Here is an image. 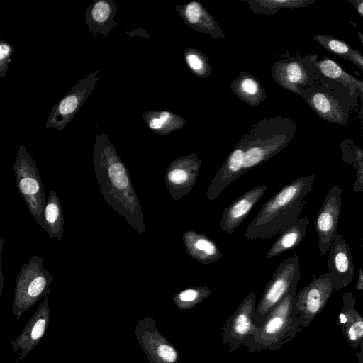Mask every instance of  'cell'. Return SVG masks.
Here are the masks:
<instances>
[{"label": "cell", "instance_id": "1", "mask_svg": "<svg viewBox=\"0 0 363 363\" xmlns=\"http://www.w3.org/2000/svg\"><path fill=\"white\" fill-rule=\"evenodd\" d=\"M315 177L311 174L295 179L264 203L247 225L245 240L272 238L298 218L306 197L312 191Z\"/></svg>", "mask_w": 363, "mask_h": 363}, {"label": "cell", "instance_id": "2", "mask_svg": "<svg viewBox=\"0 0 363 363\" xmlns=\"http://www.w3.org/2000/svg\"><path fill=\"white\" fill-rule=\"evenodd\" d=\"M296 123L289 117L266 118L255 124L238 145L243 151L242 174L281 152L296 131Z\"/></svg>", "mask_w": 363, "mask_h": 363}, {"label": "cell", "instance_id": "3", "mask_svg": "<svg viewBox=\"0 0 363 363\" xmlns=\"http://www.w3.org/2000/svg\"><path fill=\"white\" fill-rule=\"evenodd\" d=\"M296 285L269 312L263 323L245 341L250 352L274 351L291 342L302 330L294 308Z\"/></svg>", "mask_w": 363, "mask_h": 363}, {"label": "cell", "instance_id": "4", "mask_svg": "<svg viewBox=\"0 0 363 363\" xmlns=\"http://www.w3.org/2000/svg\"><path fill=\"white\" fill-rule=\"evenodd\" d=\"M53 277L38 255L22 265L16 279L12 315L16 320L50 291Z\"/></svg>", "mask_w": 363, "mask_h": 363}, {"label": "cell", "instance_id": "5", "mask_svg": "<svg viewBox=\"0 0 363 363\" xmlns=\"http://www.w3.org/2000/svg\"><path fill=\"white\" fill-rule=\"evenodd\" d=\"M18 192L37 224L43 230V210L45 194L40 172L32 155L24 145H21L13 166Z\"/></svg>", "mask_w": 363, "mask_h": 363}, {"label": "cell", "instance_id": "6", "mask_svg": "<svg viewBox=\"0 0 363 363\" xmlns=\"http://www.w3.org/2000/svg\"><path fill=\"white\" fill-rule=\"evenodd\" d=\"M301 279L299 257L294 255L282 261L267 283L256 306L252 320L257 328L265 320L269 312L284 298Z\"/></svg>", "mask_w": 363, "mask_h": 363}, {"label": "cell", "instance_id": "7", "mask_svg": "<svg viewBox=\"0 0 363 363\" xmlns=\"http://www.w3.org/2000/svg\"><path fill=\"white\" fill-rule=\"evenodd\" d=\"M101 77V69L87 74L52 107L45 122V128L62 130L74 118L79 109L88 99Z\"/></svg>", "mask_w": 363, "mask_h": 363}, {"label": "cell", "instance_id": "8", "mask_svg": "<svg viewBox=\"0 0 363 363\" xmlns=\"http://www.w3.org/2000/svg\"><path fill=\"white\" fill-rule=\"evenodd\" d=\"M334 290V281L329 272L313 279L301 289L294 298L300 325L307 328L325 307Z\"/></svg>", "mask_w": 363, "mask_h": 363}, {"label": "cell", "instance_id": "9", "mask_svg": "<svg viewBox=\"0 0 363 363\" xmlns=\"http://www.w3.org/2000/svg\"><path fill=\"white\" fill-rule=\"evenodd\" d=\"M257 296L255 291L248 294L233 313L226 320L221 328L222 342L233 352L241 347L257 326L252 316L256 308Z\"/></svg>", "mask_w": 363, "mask_h": 363}, {"label": "cell", "instance_id": "10", "mask_svg": "<svg viewBox=\"0 0 363 363\" xmlns=\"http://www.w3.org/2000/svg\"><path fill=\"white\" fill-rule=\"evenodd\" d=\"M341 203L342 189L335 184L323 199L315 220V230L318 236L320 256L328 252L337 234Z\"/></svg>", "mask_w": 363, "mask_h": 363}, {"label": "cell", "instance_id": "11", "mask_svg": "<svg viewBox=\"0 0 363 363\" xmlns=\"http://www.w3.org/2000/svg\"><path fill=\"white\" fill-rule=\"evenodd\" d=\"M50 318L48 296L46 294L36 311L28 320L22 333L13 341V352H20L15 363L21 362L31 350L38 345L45 334Z\"/></svg>", "mask_w": 363, "mask_h": 363}, {"label": "cell", "instance_id": "12", "mask_svg": "<svg viewBox=\"0 0 363 363\" xmlns=\"http://www.w3.org/2000/svg\"><path fill=\"white\" fill-rule=\"evenodd\" d=\"M326 265L334 281V290L340 291L347 286L354 275V265L351 251L346 240L337 234L328 250Z\"/></svg>", "mask_w": 363, "mask_h": 363}, {"label": "cell", "instance_id": "13", "mask_svg": "<svg viewBox=\"0 0 363 363\" xmlns=\"http://www.w3.org/2000/svg\"><path fill=\"white\" fill-rule=\"evenodd\" d=\"M310 107L321 118L331 123L347 124L348 111L344 104L330 92L318 87L300 89Z\"/></svg>", "mask_w": 363, "mask_h": 363}, {"label": "cell", "instance_id": "14", "mask_svg": "<svg viewBox=\"0 0 363 363\" xmlns=\"http://www.w3.org/2000/svg\"><path fill=\"white\" fill-rule=\"evenodd\" d=\"M265 184L250 189L234 200L223 211L220 228L228 235H232L235 229L245 220L255 205L267 191Z\"/></svg>", "mask_w": 363, "mask_h": 363}, {"label": "cell", "instance_id": "15", "mask_svg": "<svg viewBox=\"0 0 363 363\" xmlns=\"http://www.w3.org/2000/svg\"><path fill=\"white\" fill-rule=\"evenodd\" d=\"M174 9L184 23L195 31L208 34L213 39L225 37L222 28L199 1L175 4Z\"/></svg>", "mask_w": 363, "mask_h": 363}, {"label": "cell", "instance_id": "16", "mask_svg": "<svg viewBox=\"0 0 363 363\" xmlns=\"http://www.w3.org/2000/svg\"><path fill=\"white\" fill-rule=\"evenodd\" d=\"M356 298L352 292L342 294V308L337 324L349 345L357 349L363 345V318L355 308Z\"/></svg>", "mask_w": 363, "mask_h": 363}, {"label": "cell", "instance_id": "17", "mask_svg": "<svg viewBox=\"0 0 363 363\" xmlns=\"http://www.w3.org/2000/svg\"><path fill=\"white\" fill-rule=\"evenodd\" d=\"M117 3L113 0H96L86 10L85 21L93 35L107 38L118 25L115 20Z\"/></svg>", "mask_w": 363, "mask_h": 363}, {"label": "cell", "instance_id": "18", "mask_svg": "<svg viewBox=\"0 0 363 363\" xmlns=\"http://www.w3.org/2000/svg\"><path fill=\"white\" fill-rule=\"evenodd\" d=\"M243 151L237 144L209 186L206 196L210 200L216 199L233 181L243 174Z\"/></svg>", "mask_w": 363, "mask_h": 363}, {"label": "cell", "instance_id": "19", "mask_svg": "<svg viewBox=\"0 0 363 363\" xmlns=\"http://www.w3.org/2000/svg\"><path fill=\"white\" fill-rule=\"evenodd\" d=\"M272 75L281 86L299 95L301 88L308 79L306 68L296 60H282L274 62Z\"/></svg>", "mask_w": 363, "mask_h": 363}, {"label": "cell", "instance_id": "20", "mask_svg": "<svg viewBox=\"0 0 363 363\" xmlns=\"http://www.w3.org/2000/svg\"><path fill=\"white\" fill-rule=\"evenodd\" d=\"M309 223L307 218H298L284 229L267 252L266 259L274 258L298 246L306 235Z\"/></svg>", "mask_w": 363, "mask_h": 363}, {"label": "cell", "instance_id": "21", "mask_svg": "<svg viewBox=\"0 0 363 363\" xmlns=\"http://www.w3.org/2000/svg\"><path fill=\"white\" fill-rule=\"evenodd\" d=\"M230 89L238 98L252 106H257L267 98V94L257 78L242 72L231 83Z\"/></svg>", "mask_w": 363, "mask_h": 363}, {"label": "cell", "instance_id": "22", "mask_svg": "<svg viewBox=\"0 0 363 363\" xmlns=\"http://www.w3.org/2000/svg\"><path fill=\"white\" fill-rule=\"evenodd\" d=\"M143 116L147 127L161 135H167L186 124L182 116L168 111H146Z\"/></svg>", "mask_w": 363, "mask_h": 363}, {"label": "cell", "instance_id": "23", "mask_svg": "<svg viewBox=\"0 0 363 363\" xmlns=\"http://www.w3.org/2000/svg\"><path fill=\"white\" fill-rule=\"evenodd\" d=\"M44 230L50 238L61 241L64 218L60 199L55 191H50L43 210Z\"/></svg>", "mask_w": 363, "mask_h": 363}, {"label": "cell", "instance_id": "24", "mask_svg": "<svg viewBox=\"0 0 363 363\" xmlns=\"http://www.w3.org/2000/svg\"><path fill=\"white\" fill-rule=\"evenodd\" d=\"M313 39L330 52L347 59L357 65L362 70L363 69L362 53L354 50L345 42L324 34H318L313 37Z\"/></svg>", "mask_w": 363, "mask_h": 363}, {"label": "cell", "instance_id": "25", "mask_svg": "<svg viewBox=\"0 0 363 363\" xmlns=\"http://www.w3.org/2000/svg\"><path fill=\"white\" fill-rule=\"evenodd\" d=\"M314 65L326 78L340 82L349 89H357L363 92V82L346 72L336 62L325 58L314 62Z\"/></svg>", "mask_w": 363, "mask_h": 363}, {"label": "cell", "instance_id": "26", "mask_svg": "<svg viewBox=\"0 0 363 363\" xmlns=\"http://www.w3.org/2000/svg\"><path fill=\"white\" fill-rule=\"evenodd\" d=\"M315 1L311 0H254L246 1V3L255 13L272 15L277 13L279 9L305 7Z\"/></svg>", "mask_w": 363, "mask_h": 363}, {"label": "cell", "instance_id": "27", "mask_svg": "<svg viewBox=\"0 0 363 363\" xmlns=\"http://www.w3.org/2000/svg\"><path fill=\"white\" fill-rule=\"evenodd\" d=\"M342 161L352 164L356 171L357 177L352 184V191L354 193L363 190V151L354 144H342Z\"/></svg>", "mask_w": 363, "mask_h": 363}, {"label": "cell", "instance_id": "28", "mask_svg": "<svg viewBox=\"0 0 363 363\" xmlns=\"http://www.w3.org/2000/svg\"><path fill=\"white\" fill-rule=\"evenodd\" d=\"M191 251L194 257L204 264H211L222 258L220 250L204 235H194Z\"/></svg>", "mask_w": 363, "mask_h": 363}, {"label": "cell", "instance_id": "29", "mask_svg": "<svg viewBox=\"0 0 363 363\" xmlns=\"http://www.w3.org/2000/svg\"><path fill=\"white\" fill-rule=\"evenodd\" d=\"M184 58L189 69L196 77L205 78L211 74L212 66L199 50L187 48L184 52Z\"/></svg>", "mask_w": 363, "mask_h": 363}, {"label": "cell", "instance_id": "30", "mask_svg": "<svg viewBox=\"0 0 363 363\" xmlns=\"http://www.w3.org/2000/svg\"><path fill=\"white\" fill-rule=\"evenodd\" d=\"M14 52L13 45L4 39H0V78L6 76L11 61V57Z\"/></svg>", "mask_w": 363, "mask_h": 363}, {"label": "cell", "instance_id": "31", "mask_svg": "<svg viewBox=\"0 0 363 363\" xmlns=\"http://www.w3.org/2000/svg\"><path fill=\"white\" fill-rule=\"evenodd\" d=\"M210 293V290L206 287L186 289L179 294V298L186 303H198L206 298Z\"/></svg>", "mask_w": 363, "mask_h": 363}, {"label": "cell", "instance_id": "32", "mask_svg": "<svg viewBox=\"0 0 363 363\" xmlns=\"http://www.w3.org/2000/svg\"><path fill=\"white\" fill-rule=\"evenodd\" d=\"M4 240L2 238H0V299L3 289V284L4 281V276L3 274L2 271V255H3V250H4Z\"/></svg>", "mask_w": 363, "mask_h": 363}, {"label": "cell", "instance_id": "33", "mask_svg": "<svg viewBox=\"0 0 363 363\" xmlns=\"http://www.w3.org/2000/svg\"><path fill=\"white\" fill-rule=\"evenodd\" d=\"M355 289L363 291V274L361 268L357 269V279L355 283Z\"/></svg>", "mask_w": 363, "mask_h": 363}, {"label": "cell", "instance_id": "34", "mask_svg": "<svg viewBox=\"0 0 363 363\" xmlns=\"http://www.w3.org/2000/svg\"><path fill=\"white\" fill-rule=\"evenodd\" d=\"M354 5L357 11L361 17H363V1H348Z\"/></svg>", "mask_w": 363, "mask_h": 363}, {"label": "cell", "instance_id": "35", "mask_svg": "<svg viewBox=\"0 0 363 363\" xmlns=\"http://www.w3.org/2000/svg\"><path fill=\"white\" fill-rule=\"evenodd\" d=\"M359 347H360V350L356 354H357V359L359 360V363H363V361H362V358H363L362 345H361Z\"/></svg>", "mask_w": 363, "mask_h": 363}, {"label": "cell", "instance_id": "36", "mask_svg": "<svg viewBox=\"0 0 363 363\" xmlns=\"http://www.w3.org/2000/svg\"><path fill=\"white\" fill-rule=\"evenodd\" d=\"M358 33H359V35L360 39H361V43H363L362 37L361 33L358 31Z\"/></svg>", "mask_w": 363, "mask_h": 363}]
</instances>
